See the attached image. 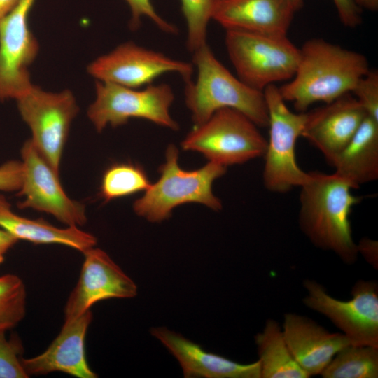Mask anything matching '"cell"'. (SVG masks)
Here are the masks:
<instances>
[{
    "mask_svg": "<svg viewBox=\"0 0 378 378\" xmlns=\"http://www.w3.org/2000/svg\"><path fill=\"white\" fill-rule=\"evenodd\" d=\"M18 240L4 229L0 227V265L5 259L8 251L11 248Z\"/></svg>",
    "mask_w": 378,
    "mask_h": 378,
    "instance_id": "33",
    "label": "cell"
},
{
    "mask_svg": "<svg viewBox=\"0 0 378 378\" xmlns=\"http://www.w3.org/2000/svg\"><path fill=\"white\" fill-rule=\"evenodd\" d=\"M321 375L323 378H377L378 348L349 344L332 358Z\"/></svg>",
    "mask_w": 378,
    "mask_h": 378,
    "instance_id": "23",
    "label": "cell"
},
{
    "mask_svg": "<svg viewBox=\"0 0 378 378\" xmlns=\"http://www.w3.org/2000/svg\"><path fill=\"white\" fill-rule=\"evenodd\" d=\"M368 116L378 120V71L370 69L351 92Z\"/></svg>",
    "mask_w": 378,
    "mask_h": 378,
    "instance_id": "28",
    "label": "cell"
},
{
    "mask_svg": "<svg viewBox=\"0 0 378 378\" xmlns=\"http://www.w3.org/2000/svg\"><path fill=\"white\" fill-rule=\"evenodd\" d=\"M357 248L358 252L361 253L369 263L377 267L378 244L377 241L363 238L357 244Z\"/></svg>",
    "mask_w": 378,
    "mask_h": 378,
    "instance_id": "32",
    "label": "cell"
},
{
    "mask_svg": "<svg viewBox=\"0 0 378 378\" xmlns=\"http://www.w3.org/2000/svg\"><path fill=\"white\" fill-rule=\"evenodd\" d=\"M268 111L269 139L262 172L263 184L270 192L285 193L301 187L310 177L295 158V144L304 127L307 112L290 111L279 87L271 85L264 91Z\"/></svg>",
    "mask_w": 378,
    "mask_h": 378,
    "instance_id": "7",
    "label": "cell"
},
{
    "mask_svg": "<svg viewBox=\"0 0 378 378\" xmlns=\"http://www.w3.org/2000/svg\"><path fill=\"white\" fill-rule=\"evenodd\" d=\"M255 342L260 378L309 377L292 355L276 321L267 319L263 330L255 336Z\"/></svg>",
    "mask_w": 378,
    "mask_h": 378,
    "instance_id": "22",
    "label": "cell"
},
{
    "mask_svg": "<svg viewBox=\"0 0 378 378\" xmlns=\"http://www.w3.org/2000/svg\"><path fill=\"white\" fill-rule=\"evenodd\" d=\"M356 4L363 10L365 9L370 11H377L378 10V0H354Z\"/></svg>",
    "mask_w": 378,
    "mask_h": 378,
    "instance_id": "35",
    "label": "cell"
},
{
    "mask_svg": "<svg viewBox=\"0 0 378 378\" xmlns=\"http://www.w3.org/2000/svg\"><path fill=\"white\" fill-rule=\"evenodd\" d=\"M0 227L14 236L36 244H57L82 253L94 247L96 237L77 226L57 227L44 220L30 219L15 214L6 197L0 195Z\"/></svg>",
    "mask_w": 378,
    "mask_h": 378,
    "instance_id": "20",
    "label": "cell"
},
{
    "mask_svg": "<svg viewBox=\"0 0 378 378\" xmlns=\"http://www.w3.org/2000/svg\"><path fill=\"white\" fill-rule=\"evenodd\" d=\"M34 0H21L0 20V101L18 99L33 86L29 66L38 52L28 22Z\"/></svg>",
    "mask_w": 378,
    "mask_h": 378,
    "instance_id": "12",
    "label": "cell"
},
{
    "mask_svg": "<svg viewBox=\"0 0 378 378\" xmlns=\"http://www.w3.org/2000/svg\"><path fill=\"white\" fill-rule=\"evenodd\" d=\"M192 63L171 58L134 42L120 44L109 52L98 57L87 66L96 80L130 88H141L166 73L178 74L185 82L191 80Z\"/></svg>",
    "mask_w": 378,
    "mask_h": 378,
    "instance_id": "11",
    "label": "cell"
},
{
    "mask_svg": "<svg viewBox=\"0 0 378 378\" xmlns=\"http://www.w3.org/2000/svg\"><path fill=\"white\" fill-rule=\"evenodd\" d=\"M218 0H181L187 24L186 46L194 52L207 44V27Z\"/></svg>",
    "mask_w": 378,
    "mask_h": 378,
    "instance_id": "26",
    "label": "cell"
},
{
    "mask_svg": "<svg viewBox=\"0 0 378 378\" xmlns=\"http://www.w3.org/2000/svg\"><path fill=\"white\" fill-rule=\"evenodd\" d=\"M150 332L178 361L184 377L260 378L258 360L249 364L232 361L165 327L152 328Z\"/></svg>",
    "mask_w": 378,
    "mask_h": 378,
    "instance_id": "18",
    "label": "cell"
},
{
    "mask_svg": "<svg viewBox=\"0 0 378 378\" xmlns=\"http://www.w3.org/2000/svg\"><path fill=\"white\" fill-rule=\"evenodd\" d=\"M288 1L295 12L303 7L304 0H288Z\"/></svg>",
    "mask_w": 378,
    "mask_h": 378,
    "instance_id": "36",
    "label": "cell"
},
{
    "mask_svg": "<svg viewBox=\"0 0 378 378\" xmlns=\"http://www.w3.org/2000/svg\"><path fill=\"white\" fill-rule=\"evenodd\" d=\"M330 165L354 188L378 178V120L366 116L356 133Z\"/></svg>",
    "mask_w": 378,
    "mask_h": 378,
    "instance_id": "21",
    "label": "cell"
},
{
    "mask_svg": "<svg viewBox=\"0 0 378 378\" xmlns=\"http://www.w3.org/2000/svg\"><path fill=\"white\" fill-rule=\"evenodd\" d=\"M225 44L237 77L251 88L263 92L295 74L300 48L287 35L225 30Z\"/></svg>",
    "mask_w": 378,
    "mask_h": 378,
    "instance_id": "5",
    "label": "cell"
},
{
    "mask_svg": "<svg viewBox=\"0 0 378 378\" xmlns=\"http://www.w3.org/2000/svg\"><path fill=\"white\" fill-rule=\"evenodd\" d=\"M92 319L90 310L78 317L64 319L59 333L45 351L33 358H22L27 374L62 372L78 378L97 377L85 354V339Z\"/></svg>",
    "mask_w": 378,
    "mask_h": 378,
    "instance_id": "16",
    "label": "cell"
},
{
    "mask_svg": "<svg viewBox=\"0 0 378 378\" xmlns=\"http://www.w3.org/2000/svg\"><path fill=\"white\" fill-rule=\"evenodd\" d=\"M21 0H0V20L10 13Z\"/></svg>",
    "mask_w": 378,
    "mask_h": 378,
    "instance_id": "34",
    "label": "cell"
},
{
    "mask_svg": "<svg viewBox=\"0 0 378 378\" xmlns=\"http://www.w3.org/2000/svg\"><path fill=\"white\" fill-rule=\"evenodd\" d=\"M16 102L31 131L34 146L59 174L70 126L79 110L74 94L69 90L48 92L33 85Z\"/></svg>",
    "mask_w": 378,
    "mask_h": 378,
    "instance_id": "9",
    "label": "cell"
},
{
    "mask_svg": "<svg viewBox=\"0 0 378 378\" xmlns=\"http://www.w3.org/2000/svg\"><path fill=\"white\" fill-rule=\"evenodd\" d=\"M130 6L131 18L129 26L133 31L141 25L142 17L150 18L162 31L171 34H177V27L166 21L155 10L150 0H125Z\"/></svg>",
    "mask_w": 378,
    "mask_h": 378,
    "instance_id": "29",
    "label": "cell"
},
{
    "mask_svg": "<svg viewBox=\"0 0 378 378\" xmlns=\"http://www.w3.org/2000/svg\"><path fill=\"white\" fill-rule=\"evenodd\" d=\"M370 69L363 54L323 38H311L300 48L293 77L279 90L298 112H305L314 103L328 104L351 93Z\"/></svg>",
    "mask_w": 378,
    "mask_h": 378,
    "instance_id": "1",
    "label": "cell"
},
{
    "mask_svg": "<svg viewBox=\"0 0 378 378\" xmlns=\"http://www.w3.org/2000/svg\"><path fill=\"white\" fill-rule=\"evenodd\" d=\"M301 187L299 225L316 247L331 251L346 264L358 254L349 220L353 206L361 201L354 195V186L335 172H309Z\"/></svg>",
    "mask_w": 378,
    "mask_h": 378,
    "instance_id": "2",
    "label": "cell"
},
{
    "mask_svg": "<svg viewBox=\"0 0 378 378\" xmlns=\"http://www.w3.org/2000/svg\"><path fill=\"white\" fill-rule=\"evenodd\" d=\"M295 13L288 0H218L212 20L225 30L287 35Z\"/></svg>",
    "mask_w": 378,
    "mask_h": 378,
    "instance_id": "19",
    "label": "cell"
},
{
    "mask_svg": "<svg viewBox=\"0 0 378 378\" xmlns=\"http://www.w3.org/2000/svg\"><path fill=\"white\" fill-rule=\"evenodd\" d=\"M304 304L331 321L353 345L378 348V286L374 281H358L349 300L330 296L314 280L304 281Z\"/></svg>",
    "mask_w": 378,
    "mask_h": 378,
    "instance_id": "10",
    "label": "cell"
},
{
    "mask_svg": "<svg viewBox=\"0 0 378 378\" xmlns=\"http://www.w3.org/2000/svg\"><path fill=\"white\" fill-rule=\"evenodd\" d=\"M282 331L294 358L309 377L321 374L332 358L351 344L340 332H330L298 314L284 315Z\"/></svg>",
    "mask_w": 378,
    "mask_h": 378,
    "instance_id": "17",
    "label": "cell"
},
{
    "mask_svg": "<svg viewBox=\"0 0 378 378\" xmlns=\"http://www.w3.org/2000/svg\"><path fill=\"white\" fill-rule=\"evenodd\" d=\"M258 125L242 112L224 108L195 125L181 146L225 167L264 156L267 141Z\"/></svg>",
    "mask_w": 378,
    "mask_h": 378,
    "instance_id": "6",
    "label": "cell"
},
{
    "mask_svg": "<svg viewBox=\"0 0 378 378\" xmlns=\"http://www.w3.org/2000/svg\"><path fill=\"white\" fill-rule=\"evenodd\" d=\"M227 167L209 162L197 169L187 171L178 164V150L169 144L165 162L159 167L158 180L151 183L133 204L134 212L151 223H160L172 215L174 208L186 203L202 204L216 211L222 207L213 192L215 180L225 174Z\"/></svg>",
    "mask_w": 378,
    "mask_h": 378,
    "instance_id": "4",
    "label": "cell"
},
{
    "mask_svg": "<svg viewBox=\"0 0 378 378\" xmlns=\"http://www.w3.org/2000/svg\"><path fill=\"white\" fill-rule=\"evenodd\" d=\"M96 97L87 114L98 132L122 125L130 118H141L172 130L179 125L170 114L175 96L166 83L150 84L144 89L96 80Z\"/></svg>",
    "mask_w": 378,
    "mask_h": 378,
    "instance_id": "8",
    "label": "cell"
},
{
    "mask_svg": "<svg viewBox=\"0 0 378 378\" xmlns=\"http://www.w3.org/2000/svg\"><path fill=\"white\" fill-rule=\"evenodd\" d=\"M0 332V378H27L22 365L24 348L16 335L8 339Z\"/></svg>",
    "mask_w": 378,
    "mask_h": 378,
    "instance_id": "27",
    "label": "cell"
},
{
    "mask_svg": "<svg viewBox=\"0 0 378 378\" xmlns=\"http://www.w3.org/2000/svg\"><path fill=\"white\" fill-rule=\"evenodd\" d=\"M192 54L197 75L185 82V103L195 125L203 123L216 111L231 108L248 117L258 127L268 125L264 92L250 88L234 76L206 44Z\"/></svg>",
    "mask_w": 378,
    "mask_h": 378,
    "instance_id": "3",
    "label": "cell"
},
{
    "mask_svg": "<svg viewBox=\"0 0 378 378\" xmlns=\"http://www.w3.org/2000/svg\"><path fill=\"white\" fill-rule=\"evenodd\" d=\"M150 184L145 170L139 164L115 163L103 174L99 195L105 202H109L146 191Z\"/></svg>",
    "mask_w": 378,
    "mask_h": 378,
    "instance_id": "24",
    "label": "cell"
},
{
    "mask_svg": "<svg viewBox=\"0 0 378 378\" xmlns=\"http://www.w3.org/2000/svg\"><path fill=\"white\" fill-rule=\"evenodd\" d=\"M23 178L18 195L23 197L20 209L31 208L50 214L67 226H80L87 221L85 208L64 191L57 174L27 140L21 149Z\"/></svg>",
    "mask_w": 378,
    "mask_h": 378,
    "instance_id": "13",
    "label": "cell"
},
{
    "mask_svg": "<svg viewBox=\"0 0 378 378\" xmlns=\"http://www.w3.org/2000/svg\"><path fill=\"white\" fill-rule=\"evenodd\" d=\"M23 178L22 162L7 161L0 166V191H19Z\"/></svg>",
    "mask_w": 378,
    "mask_h": 378,
    "instance_id": "30",
    "label": "cell"
},
{
    "mask_svg": "<svg viewBox=\"0 0 378 378\" xmlns=\"http://www.w3.org/2000/svg\"><path fill=\"white\" fill-rule=\"evenodd\" d=\"M367 113L351 93L307 112L301 134L330 164L354 137Z\"/></svg>",
    "mask_w": 378,
    "mask_h": 378,
    "instance_id": "15",
    "label": "cell"
},
{
    "mask_svg": "<svg viewBox=\"0 0 378 378\" xmlns=\"http://www.w3.org/2000/svg\"><path fill=\"white\" fill-rule=\"evenodd\" d=\"M341 22L346 27L355 28L363 22V10L354 0H332Z\"/></svg>",
    "mask_w": 378,
    "mask_h": 378,
    "instance_id": "31",
    "label": "cell"
},
{
    "mask_svg": "<svg viewBox=\"0 0 378 378\" xmlns=\"http://www.w3.org/2000/svg\"><path fill=\"white\" fill-rule=\"evenodd\" d=\"M27 291L17 275L0 276V332L15 327L26 314Z\"/></svg>",
    "mask_w": 378,
    "mask_h": 378,
    "instance_id": "25",
    "label": "cell"
},
{
    "mask_svg": "<svg viewBox=\"0 0 378 378\" xmlns=\"http://www.w3.org/2000/svg\"><path fill=\"white\" fill-rule=\"evenodd\" d=\"M83 253L84 262L65 305L64 319L85 314L101 300L137 295L136 284L105 251L92 247Z\"/></svg>",
    "mask_w": 378,
    "mask_h": 378,
    "instance_id": "14",
    "label": "cell"
}]
</instances>
